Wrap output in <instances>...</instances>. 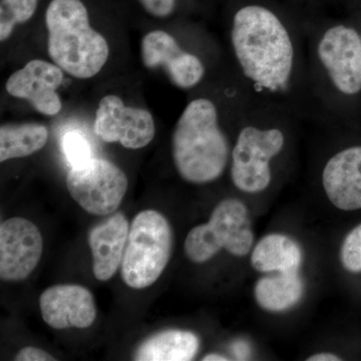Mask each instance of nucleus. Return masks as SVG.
Wrapping results in <instances>:
<instances>
[{
    "mask_svg": "<svg viewBox=\"0 0 361 361\" xmlns=\"http://www.w3.org/2000/svg\"><path fill=\"white\" fill-rule=\"evenodd\" d=\"M61 147L71 167L80 165L92 158L89 142L84 135L75 130L68 132L63 135Z\"/></svg>",
    "mask_w": 361,
    "mask_h": 361,
    "instance_id": "412c9836",
    "label": "nucleus"
},
{
    "mask_svg": "<svg viewBox=\"0 0 361 361\" xmlns=\"http://www.w3.org/2000/svg\"><path fill=\"white\" fill-rule=\"evenodd\" d=\"M63 80V70L56 63L32 59L9 77L6 87L11 96L25 99L42 115L51 116L63 108L56 92Z\"/></svg>",
    "mask_w": 361,
    "mask_h": 361,
    "instance_id": "9b49d317",
    "label": "nucleus"
},
{
    "mask_svg": "<svg viewBox=\"0 0 361 361\" xmlns=\"http://www.w3.org/2000/svg\"><path fill=\"white\" fill-rule=\"evenodd\" d=\"M284 135L279 130H261L248 127L240 133L233 149L231 176L240 191L258 193L269 186V161L283 148Z\"/></svg>",
    "mask_w": 361,
    "mask_h": 361,
    "instance_id": "0eeeda50",
    "label": "nucleus"
},
{
    "mask_svg": "<svg viewBox=\"0 0 361 361\" xmlns=\"http://www.w3.org/2000/svg\"><path fill=\"white\" fill-rule=\"evenodd\" d=\"M303 290V282L298 273H279L258 280L254 295L263 310L280 312L296 305L302 298Z\"/></svg>",
    "mask_w": 361,
    "mask_h": 361,
    "instance_id": "a211bd4d",
    "label": "nucleus"
},
{
    "mask_svg": "<svg viewBox=\"0 0 361 361\" xmlns=\"http://www.w3.org/2000/svg\"><path fill=\"white\" fill-rule=\"evenodd\" d=\"M318 54L337 89L345 94L361 90V39L353 28L336 26L325 33Z\"/></svg>",
    "mask_w": 361,
    "mask_h": 361,
    "instance_id": "9d476101",
    "label": "nucleus"
},
{
    "mask_svg": "<svg viewBox=\"0 0 361 361\" xmlns=\"http://www.w3.org/2000/svg\"><path fill=\"white\" fill-rule=\"evenodd\" d=\"M254 234L245 204L226 199L218 204L206 224L194 227L185 240V253L190 261L202 264L225 249L243 257L253 247Z\"/></svg>",
    "mask_w": 361,
    "mask_h": 361,
    "instance_id": "39448f33",
    "label": "nucleus"
},
{
    "mask_svg": "<svg viewBox=\"0 0 361 361\" xmlns=\"http://www.w3.org/2000/svg\"><path fill=\"white\" fill-rule=\"evenodd\" d=\"M323 187L332 205L342 211L361 209V147L344 149L325 166Z\"/></svg>",
    "mask_w": 361,
    "mask_h": 361,
    "instance_id": "4468645a",
    "label": "nucleus"
},
{
    "mask_svg": "<svg viewBox=\"0 0 361 361\" xmlns=\"http://www.w3.org/2000/svg\"><path fill=\"white\" fill-rule=\"evenodd\" d=\"M308 361H339L341 358L332 353H318V355H311L307 358Z\"/></svg>",
    "mask_w": 361,
    "mask_h": 361,
    "instance_id": "393cba45",
    "label": "nucleus"
},
{
    "mask_svg": "<svg viewBox=\"0 0 361 361\" xmlns=\"http://www.w3.org/2000/svg\"><path fill=\"white\" fill-rule=\"evenodd\" d=\"M49 139V132L39 123L4 125L0 128V161L25 158L40 151Z\"/></svg>",
    "mask_w": 361,
    "mask_h": 361,
    "instance_id": "6ab92c4d",
    "label": "nucleus"
},
{
    "mask_svg": "<svg viewBox=\"0 0 361 361\" xmlns=\"http://www.w3.org/2000/svg\"><path fill=\"white\" fill-rule=\"evenodd\" d=\"M173 251V231L167 218L155 210L137 214L130 226L121 274L133 289L155 283L167 267Z\"/></svg>",
    "mask_w": 361,
    "mask_h": 361,
    "instance_id": "20e7f679",
    "label": "nucleus"
},
{
    "mask_svg": "<svg viewBox=\"0 0 361 361\" xmlns=\"http://www.w3.org/2000/svg\"><path fill=\"white\" fill-rule=\"evenodd\" d=\"M232 42L246 77L272 90L286 85L293 65V47L274 13L255 6L240 9L234 18Z\"/></svg>",
    "mask_w": 361,
    "mask_h": 361,
    "instance_id": "f257e3e1",
    "label": "nucleus"
},
{
    "mask_svg": "<svg viewBox=\"0 0 361 361\" xmlns=\"http://www.w3.org/2000/svg\"><path fill=\"white\" fill-rule=\"evenodd\" d=\"M94 129L104 142H120L130 149L148 146L156 134L155 122L148 111L127 106L113 94L99 102Z\"/></svg>",
    "mask_w": 361,
    "mask_h": 361,
    "instance_id": "6e6552de",
    "label": "nucleus"
},
{
    "mask_svg": "<svg viewBox=\"0 0 361 361\" xmlns=\"http://www.w3.org/2000/svg\"><path fill=\"white\" fill-rule=\"evenodd\" d=\"M141 56L146 68H163L173 84L183 89L198 84L205 71L200 59L183 51L174 37L163 30L142 37Z\"/></svg>",
    "mask_w": 361,
    "mask_h": 361,
    "instance_id": "f8f14e48",
    "label": "nucleus"
},
{
    "mask_svg": "<svg viewBox=\"0 0 361 361\" xmlns=\"http://www.w3.org/2000/svg\"><path fill=\"white\" fill-rule=\"evenodd\" d=\"M251 264L262 273H298L302 264V250L298 243L285 235H267L252 252Z\"/></svg>",
    "mask_w": 361,
    "mask_h": 361,
    "instance_id": "dca6fc26",
    "label": "nucleus"
},
{
    "mask_svg": "<svg viewBox=\"0 0 361 361\" xmlns=\"http://www.w3.org/2000/svg\"><path fill=\"white\" fill-rule=\"evenodd\" d=\"M16 361H54L56 358L44 349L27 346L20 349L16 356Z\"/></svg>",
    "mask_w": 361,
    "mask_h": 361,
    "instance_id": "b1692460",
    "label": "nucleus"
},
{
    "mask_svg": "<svg viewBox=\"0 0 361 361\" xmlns=\"http://www.w3.org/2000/svg\"><path fill=\"white\" fill-rule=\"evenodd\" d=\"M204 361H226L229 360V358L225 357V356L221 355H208L203 358Z\"/></svg>",
    "mask_w": 361,
    "mask_h": 361,
    "instance_id": "a878e982",
    "label": "nucleus"
},
{
    "mask_svg": "<svg viewBox=\"0 0 361 361\" xmlns=\"http://www.w3.org/2000/svg\"><path fill=\"white\" fill-rule=\"evenodd\" d=\"M44 252L42 233L32 221L13 217L0 225V278L18 282L30 276Z\"/></svg>",
    "mask_w": 361,
    "mask_h": 361,
    "instance_id": "1a4fd4ad",
    "label": "nucleus"
},
{
    "mask_svg": "<svg viewBox=\"0 0 361 361\" xmlns=\"http://www.w3.org/2000/svg\"><path fill=\"white\" fill-rule=\"evenodd\" d=\"M68 193L85 212L106 216L116 212L129 187L127 176L104 159L73 166L66 176Z\"/></svg>",
    "mask_w": 361,
    "mask_h": 361,
    "instance_id": "423d86ee",
    "label": "nucleus"
},
{
    "mask_svg": "<svg viewBox=\"0 0 361 361\" xmlns=\"http://www.w3.org/2000/svg\"><path fill=\"white\" fill-rule=\"evenodd\" d=\"M49 54L54 63L77 78L94 77L110 54L106 39L90 25L80 0H51L45 13Z\"/></svg>",
    "mask_w": 361,
    "mask_h": 361,
    "instance_id": "7ed1b4c3",
    "label": "nucleus"
},
{
    "mask_svg": "<svg viewBox=\"0 0 361 361\" xmlns=\"http://www.w3.org/2000/svg\"><path fill=\"white\" fill-rule=\"evenodd\" d=\"M39 308L44 322L54 329H87L97 317L94 296L77 284L49 287L39 297Z\"/></svg>",
    "mask_w": 361,
    "mask_h": 361,
    "instance_id": "ddd939ff",
    "label": "nucleus"
},
{
    "mask_svg": "<svg viewBox=\"0 0 361 361\" xmlns=\"http://www.w3.org/2000/svg\"><path fill=\"white\" fill-rule=\"evenodd\" d=\"M172 154L178 173L192 184L213 182L223 174L229 145L212 102L198 99L188 104L173 133Z\"/></svg>",
    "mask_w": 361,
    "mask_h": 361,
    "instance_id": "f03ea898",
    "label": "nucleus"
},
{
    "mask_svg": "<svg viewBox=\"0 0 361 361\" xmlns=\"http://www.w3.org/2000/svg\"><path fill=\"white\" fill-rule=\"evenodd\" d=\"M39 0H1L0 40L8 39L16 25L30 20L37 11Z\"/></svg>",
    "mask_w": 361,
    "mask_h": 361,
    "instance_id": "aec40b11",
    "label": "nucleus"
},
{
    "mask_svg": "<svg viewBox=\"0 0 361 361\" xmlns=\"http://www.w3.org/2000/svg\"><path fill=\"white\" fill-rule=\"evenodd\" d=\"M129 231V221L123 213L114 214L90 230L92 271L99 281L111 279L122 265Z\"/></svg>",
    "mask_w": 361,
    "mask_h": 361,
    "instance_id": "2eb2a0df",
    "label": "nucleus"
},
{
    "mask_svg": "<svg viewBox=\"0 0 361 361\" xmlns=\"http://www.w3.org/2000/svg\"><path fill=\"white\" fill-rule=\"evenodd\" d=\"M200 348V341L188 330L170 329L149 337L137 348L135 360L190 361Z\"/></svg>",
    "mask_w": 361,
    "mask_h": 361,
    "instance_id": "f3484780",
    "label": "nucleus"
},
{
    "mask_svg": "<svg viewBox=\"0 0 361 361\" xmlns=\"http://www.w3.org/2000/svg\"><path fill=\"white\" fill-rule=\"evenodd\" d=\"M341 263L348 272H361V224L349 232L342 243Z\"/></svg>",
    "mask_w": 361,
    "mask_h": 361,
    "instance_id": "4be33fe9",
    "label": "nucleus"
},
{
    "mask_svg": "<svg viewBox=\"0 0 361 361\" xmlns=\"http://www.w3.org/2000/svg\"><path fill=\"white\" fill-rule=\"evenodd\" d=\"M142 7L156 18H167L174 11L176 0H139Z\"/></svg>",
    "mask_w": 361,
    "mask_h": 361,
    "instance_id": "5701e85b",
    "label": "nucleus"
}]
</instances>
